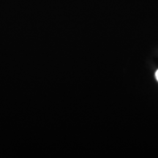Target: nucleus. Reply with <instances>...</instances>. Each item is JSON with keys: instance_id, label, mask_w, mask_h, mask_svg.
Segmentation results:
<instances>
[{"instance_id": "obj_1", "label": "nucleus", "mask_w": 158, "mask_h": 158, "mask_svg": "<svg viewBox=\"0 0 158 158\" xmlns=\"http://www.w3.org/2000/svg\"><path fill=\"white\" fill-rule=\"evenodd\" d=\"M155 76H156V78H157V80L158 81V70L157 71V72H156Z\"/></svg>"}]
</instances>
